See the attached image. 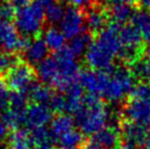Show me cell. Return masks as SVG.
I'll use <instances>...</instances> for the list:
<instances>
[{
	"instance_id": "1",
	"label": "cell",
	"mask_w": 150,
	"mask_h": 149,
	"mask_svg": "<svg viewBox=\"0 0 150 149\" xmlns=\"http://www.w3.org/2000/svg\"><path fill=\"white\" fill-rule=\"evenodd\" d=\"M74 120L80 132L90 137L108 125H113L114 117L100 96L87 94L83 95L80 106L74 113Z\"/></svg>"
},
{
	"instance_id": "2",
	"label": "cell",
	"mask_w": 150,
	"mask_h": 149,
	"mask_svg": "<svg viewBox=\"0 0 150 149\" xmlns=\"http://www.w3.org/2000/svg\"><path fill=\"white\" fill-rule=\"evenodd\" d=\"M120 120L150 127V84L140 82L136 84L120 113Z\"/></svg>"
},
{
	"instance_id": "3",
	"label": "cell",
	"mask_w": 150,
	"mask_h": 149,
	"mask_svg": "<svg viewBox=\"0 0 150 149\" xmlns=\"http://www.w3.org/2000/svg\"><path fill=\"white\" fill-rule=\"evenodd\" d=\"M16 28L23 36L38 37L45 23V8L40 0H33L31 4L17 11Z\"/></svg>"
},
{
	"instance_id": "4",
	"label": "cell",
	"mask_w": 150,
	"mask_h": 149,
	"mask_svg": "<svg viewBox=\"0 0 150 149\" xmlns=\"http://www.w3.org/2000/svg\"><path fill=\"white\" fill-rule=\"evenodd\" d=\"M136 84L133 71L124 67H114L110 71V78L102 98L110 103H118L129 95Z\"/></svg>"
},
{
	"instance_id": "5",
	"label": "cell",
	"mask_w": 150,
	"mask_h": 149,
	"mask_svg": "<svg viewBox=\"0 0 150 149\" xmlns=\"http://www.w3.org/2000/svg\"><path fill=\"white\" fill-rule=\"evenodd\" d=\"M4 81L13 92H21L28 94L30 89L35 84L36 71L32 65L25 60H18L9 70L4 74Z\"/></svg>"
},
{
	"instance_id": "6",
	"label": "cell",
	"mask_w": 150,
	"mask_h": 149,
	"mask_svg": "<svg viewBox=\"0 0 150 149\" xmlns=\"http://www.w3.org/2000/svg\"><path fill=\"white\" fill-rule=\"evenodd\" d=\"M29 38L21 35L10 21L0 20V50L7 54L22 52L29 45Z\"/></svg>"
},
{
	"instance_id": "7",
	"label": "cell",
	"mask_w": 150,
	"mask_h": 149,
	"mask_svg": "<svg viewBox=\"0 0 150 149\" xmlns=\"http://www.w3.org/2000/svg\"><path fill=\"white\" fill-rule=\"evenodd\" d=\"M120 146V125H108L89 137L82 149H118Z\"/></svg>"
},
{
	"instance_id": "8",
	"label": "cell",
	"mask_w": 150,
	"mask_h": 149,
	"mask_svg": "<svg viewBox=\"0 0 150 149\" xmlns=\"http://www.w3.org/2000/svg\"><path fill=\"white\" fill-rule=\"evenodd\" d=\"M114 58L96 38L91 42L86 52V62L93 70L110 72L114 68Z\"/></svg>"
},
{
	"instance_id": "9",
	"label": "cell",
	"mask_w": 150,
	"mask_h": 149,
	"mask_svg": "<svg viewBox=\"0 0 150 149\" xmlns=\"http://www.w3.org/2000/svg\"><path fill=\"white\" fill-rule=\"evenodd\" d=\"M84 12L82 8H78L70 4L65 10L62 21L59 22V30L65 37L74 38L84 32Z\"/></svg>"
},
{
	"instance_id": "10",
	"label": "cell",
	"mask_w": 150,
	"mask_h": 149,
	"mask_svg": "<svg viewBox=\"0 0 150 149\" xmlns=\"http://www.w3.org/2000/svg\"><path fill=\"white\" fill-rule=\"evenodd\" d=\"M108 78H110V72L86 69L79 72L78 81L89 94L101 98L106 89Z\"/></svg>"
},
{
	"instance_id": "11",
	"label": "cell",
	"mask_w": 150,
	"mask_h": 149,
	"mask_svg": "<svg viewBox=\"0 0 150 149\" xmlns=\"http://www.w3.org/2000/svg\"><path fill=\"white\" fill-rule=\"evenodd\" d=\"M149 127L135 124L132 122L120 120V133L121 143L132 146L134 148L142 149L145 146L147 136L149 134Z\"/></svg>"
},
{
	"instance_id": "12",
	"label": "cell",
	"mask_w": 150,
	"mask_h": 149,
	"mask_svg": "<svg viewBox=\"0 0 150 149\" xmlns=\"http://www.w3.org/2000/svg\"><path fill=\"white\" fill-rule=\"evenodd\" d=\"M53 111L47 105L38 103L29 104L25 112L24 125L30 129L45 127L48 122H52Z\"/></svg>"
},
{
	"instance_id": "13",
	"label": "cell",
	"mask_w": 150,
	"mask_h": 149,
	"mask_svg": "<svg viewBox=\"0 0 150 149\" xmlns=\"http://www.w3.org/2000/svg\"><path fill=\"white\" fill-rule=\"evenodd\" d=\"M84 21L86 26L90 33H100L108 26V11L104 8L96 4H89L84 10Z\"/></svg>"
},
{
	"instance_id": "14",
	"label": "cell",
	"mask_w": 150,
	"mask_h": 149,
	"mask_svg": "<svg viewBox=\"0 0 150 149\" xmlns=\"http://www.w3.org/2000/svg\"><path fill=\"white\" fill-rule=\"evenodd\" d=\"M75 129V120L69 114H58L55 118L52 120L50 131V135L53 143H56L59 138L65 136L66 134L70 133Z\"/></svg>"
},
{
	"instance_id": "15",
	"label": "cell",
	"mask_w": 150,
	"mask_h": 149,
	"mask_svg": "<svg viewBox=\"0 0 150 149\" xmlns=\"http://www.w3.org/2000/svg\"><path fill=\"white\" fill-rule=\"evenodd\" d=\"M48 46L46 44L45 40L43 37H35L33 41L29 43L24 50V56L26 59V62L30 65L40 64L48 56Z\"/></svg>"
},
{
	"instance_id": "16",
	"label": "cell",
	"mask_w": 150,
	"mask_h": 149,
	"mask_svg": "<svg viewBox=\"0 0 150 149\" xmlns=\"http://www.w3.org/2000/svg\"><path fill=\"white\" fill-rule=\"evenodd\" d=\"M132 25L137 30L142 41L150 43V11L149 10H136L132 18Z\"/></svg>"
},
{
	"instance_id": "17",
	"label": "cell",
	"mask_w": 150,
	"mask_h": 149,
	"mask_svg": "<svg viewBox=\"0 0 150 149\" xmlns=\"http://www.w3.org/2000/svg\"><path fill=\"white\" fill-rule=\"evenodd\" d=\"M86 138L82 133L78 129H74L65 136L59 138L55 143L56 149H82L86 143Z\"/></svg>"
},
{
	"instance_id": "18",
	"label": "cell",
	"mask_w": 150,
	"mask_h": 149,
	"mask_svg": "<svg viewBox=\"0 0 150 149\" xmlns=\"http://www.w3.org/2000/svg\"><path fill=\"white\" fill-rule=\"evenodd\" d=\"M54 94L55 91L50 86H46L44 83L43 84L42 83H35L28 92V98H30L34 103L43 104V105L48 106Z\"/></svg>"
},
{
	"instance_id": "19",
	"label": "cell",
	"mask_w": 150,
	"mask_h": 149,
	"mask_svg": "<svg viewBox=\"0 0 150 149\" xmlns=\"http://www.w3.org/2000/svg\"><path fill=\"white\" fill-rule=\"evenodd\" d=\"M32 146V140L30 136V131L23 128L14 129L8 139L9 149H30Z\"/></svg>"
},
{
	"instance_id": "20",
	"label": "cell",
	"mask_w": 150,
	"mask_h": 149,
	"mask_svg": "<svg viewBox=\"0 0 150 149\" xmlns=\"http://www.w3.org/2000/svg\"><path fill=\"white\" fill-rule=\"evenodd\" d=\"M135 11L136 10L130 4H118V6H114V7L110 8L108 17L112 18L114 23L124 25L125 22L129 20L132 21Z\"/></svg>"
},
{
	"instance_id": "21",
	"label": "cell",
	"mask_w": 150,
	"mask_h": 149,
	"mask_svg": "<svg viewBox=\"0 0 150 149\" xmlns=\"http://www.w3.org/2000/svg\"><path fill=\"white\" fill-rule=\"evenodd\" d=\"M133 74L135 77L145 80L144 82L150 84V50H147L145 55L133 64Z\"/></svg>"
},
{
	"instance_id": "22",
	"label": "cell",
	"mask_w": 150,
	"mask_h": 149,
	"mask_svg": "<svg viewBox=\"0 0 150 149\" xmlns=\"http://www.w3.org/2000/svg\"><path fill=\"white\" fill-rule=\"evenodd\" d=\"M44 35H45L44 40H45L46 44H47L50 50H53L56 52V50H60L65 46L66 37L59 29H56L54 26H50L45 31Z\"/></svg>"
},
{
	"instance_id": "23",
	"label": "cell",
	"mask_w": 150,
	"mask_h": 149,
	"mask_svg": "<svg viewBox=\"0 0 150 149\" xmlns=\"http://www.w3.org/2000/svg\"><path fill=\"white\" fill-rule=\"evenodd\" d=\"M91 42L92 41H91V35H90V33L83 32V33L79 34L78 36L71 38L68 47L72 52V54L77 57V56H81L83 53L87 52L88 47L91 44Z\"/></svg>"
},
{
	"instance_id": "24",
	"label": "cell",
	"mask_w": 150,
	"mask_h": 149,
	"mask_svg": "<svg viewBox=\"0 0 150 149\" xmlns=\"http://www.w3.org/2000/svg\"><path fill=\"white\" fill-rule=\"evenodd\" d=\"M65 10L64 6L62 2L58 1H54L46 6L45 8V19L50 24H55V23H59L62 19H63L64 14H65Z\"/></svg>"
},
{
	"instance_id": "25",
	"label": "cell",
	"mask_w": 150,
	"mask_h": 149,
	"mask_svg": "<svg viewBox=\"0 0 150 149\" xmlns=\"http://www.w3.org/2000/svg\"><path fill=\"white\" fill-rule=\"evenodd\" d=\"M10 93H9V88L4 83L2 79H0V115H2L9 106L10 102Z\"/></svg>"
},
{
	"instance_id": "26",
	"label": "cell",
	"mask_w": 150,
	"mask_h": 149,
	"mask_svg": "<svg viewBox=\"0 0 150 149\" xmlns=\"http://www.w3.org/2000/svg\"><path fill=\"white\" fill-rule=\"evenodd\" d=\"M19 60L13 54H7L0 50V72H6Z\"/></svg>"
},
{
	"instance_id": "27",
	"label": "cell",
	"mask_w": 150,
	"mask_h": 149,
	"mask_svg": "<svg viewBox=\"0 0 150 149\" xmlns=\"http://www.w3.org/2000/svg\"><path fill=\"white\" fill-rule=\"evenodd\" d=\"M16 10L10 2H4L0 6V18L1 20L11 21L13 18H16Z\"/></svg>"
},
{
	"instance_id": "28",
	"label": "cell",
	"mask_w": 150,
	"mask_h": 149,
	"mask_svg": "<svg viewBox=\"0 0 150 149\" xmlns=\"http://www.w3.org/2000/svg\"><path fill=\"white\" fill-rule=\"evenodd\" d=\"M9 129H10V127L0 118V147L4 148V140L8 139V136H10L9 135Z\"/></svg>"
},
{
	"instance_id": "29",
	"label": "cell",
	"mask_w": 150,
	"mask_h": 149,
	"mask_svg": "<svg viewBox=\"0 0 150 149\" xmlns=\"http://www.w3.org/2000/svg\"><path fill=\"white\" fill-rule=\"evenodd\" d=\"M32 1H33V0H10V4H11V6L14 8L16 12H17L19 10H21V9L28 7Z\"/></svg>"
},
{
	"instance_id": "30",
	"label": "cell",
	"mask_w": 150,
	"mask_h": 149,
	"mask_svg": "<svg viewBox=\"0 0 150 149\" xmlns=\"http://www.w3.org/2000/svg\"><path fill=\"white\" fill-rule=\"evenodd\" d=\"M101 1L105 4L114 7V6H118V4H130V6H133L134 4L137 2L138 0H101Z\"/></svg>"
},
{
	"instance_id": "31",
	"label": "cell",
	"mask_w": 150,
	"mask_h": 149,
	"mask_svg": "<svg viewBox=\"0 0 150 149\" xmlns=\"http://www.w3.org/2000/svg\"><path fill=\"white\" fill-rule=\"evenodd\" d=\"M30 149H56L52 146V143H44V144H38L32 145Z\"/></svg>"
},
{
	"instance_id": "32",
	"label": "cell",
	"mask_w": 150,
	"mask_h": 149,
	"mask_svg": "<svg viewBox=\"0 0 150 149\" xmlns=\"http://www.w3.org/2000/svg\"><path fill=\"white\" fill-rule=\"evenodd\" d=\"M87 1L88 0H70L71 4L75 7H78V8H80V6H83L87 4Z\"/></svg>"
},
{
	"instance_id": "33",
	"label": "cell",
	"mask_w": 150,
	"mask_h": 149,
	"mask_svg": "<svg viewBox=\"0 0 150 149\" xmlns=\"http://www.w3.org/2000/svg\"><path fill=\"white\" fill-rule=\"evenodd\" d=\"M145 149H150V132L148 134V136H147V139H146V143H145Z\"/></svg>"
},
{
	"instance_id": "34",
	"label": "cell",
	"mask_w": 150,
	"mask_h": 149,
	"mask_svg": "<svg viewBox=\"0 0 150 149\" xmlns=\"http://www.w3.org/2000/svg\"><path fill=\"white\" fill-rule=\"evenodd\" d=\"M40 1L42 2L44 7H46V6H48L50 4H52V2H54V1H56V0H40Z\"/></svg>"
},
{
	"instance_id": "35",
	"label": "cell",
	"mask_w": 150,
	"mask_h": 149,
	"mask_svg": "<svg viewBox=\"0 0 150 149\" xmlns=\"http://www.w3.org/2000/svg\"><path fill=\"white\" fill-rule=\"evenodd\" d=\"M118 149H138V148H134V147H132V146L125 145V144H122L121 143V146H120V148Z\"/></svg>"
},
{
	"instance_id": "36",
	"label": "cell",
	"mask_w": 150,
	"mask_h": 149,
	"mask_svg": "<svg viewBox=\"0 0 150 149\" xmlns=\"http://www.w3.org/2000/svg\"><path fill=\"white\" fill-rule=\"evenodd\" d=\"M0 6H1V4H0Z\"/></svg>"
}]
</instances>
